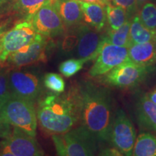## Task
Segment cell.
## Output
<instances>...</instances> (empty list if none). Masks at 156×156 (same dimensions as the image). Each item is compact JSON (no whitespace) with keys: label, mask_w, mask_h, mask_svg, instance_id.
<instances>
[{"label":"cell","mask_w":156,"mask_h":156,"mask_svg":"<svg viewBox=\"0 0 156 156\" xmlns=\"http://www.w3.org/2000/svg\"><path fill=\"white\" fill-rule=\"evenodd\" d=\"M128 59V48L115 46L102 40L88 75L92 77H101Z\"/></svg>","instance_id":"obj_9"},{"label":"cell","mask_w":156,"mask_h":156,"mask_svg":"<svg viewBox=\"0 0 156 156\" xmlns=\"http://www.w3.org/2000/svg\"><path fill=\"white\" fill-rule=\"evenodd\" d=\"M48 39L49 38L38 34L32 42L11 54L7 57L4 66L20 68L40 61H45Z\"/></svg>","instance_id":"obj_11"},{"label":"cell","mask_w":156,"mask_h":156,"mask_svg":"<svg viewBox=\"0 0 156 156\" xmlns=\"http://www.w3.org/2000/svg\"><path fill=\"white\" fill-rule=\"evenodd\" d=\"M136 131L133 124L123 110H118L113 118L108 142L122 155H132L136 141Z\"/></svg>","instance_id":"obj_7"},{"label":"cell","mask_w":156,"mask_h":156,"mask_svg":"<svg viewBox=\"0 0 156 156\" xmlns=\"http://www.w3.org/2000/svg\"><path fill=\"white\" fill-rule=\"evenodd\" d=\"M130 46L156 41V31L152 30L142 24L138 15H134L130 25Z\"/></svg>","instance_id":"obj_18"},{"label":"cell","mask_w":156,"mask_h":156,"mask_svg":"<svg viewBox=\"0 0 156 156\" xmlns=\"http://www.w3.org/2000/svg\"><path fill=\"white\" fill-rule=\"evenodd\" d=\"M134 156H156V136L144 132L136 138L133 153Z\"/></svg>","instance_id":"obj_19"},{"label":"cell","mask_w":156,"mask_h":156,"mask_svg":"<svg viewBox=\"0 0 156 156\" xmlns=\"http://www.w3.org/2000/svg\"><path fill=\"white\" fill-rule=\"evenodd\" d=\"M51 138L58 155L90 156L97 151L98 141L83 124Z\"/></svg>","instance_id":"obj_3"},{"label":"cell","mask_w":156,"mask_h":156,"mask_svg":"<svg viewBox=\"0 0 156 156\" xmlns=\"http://www.w3.org/2000/svg\"><path fill=\"white\" fill-rule=\"evenodd\" d=\"M41 129L48 135L61 134L81 124L80 97L78 85L66 93H48L41 98L36 109Z\"/></svg>","instance_id":"obj_1"},{"label":"cell","mask_w":156,"mask_h":156,"mask_svg":"<svg viewBox=\"0 0 156 156\" xmlns=\"http://www.w3.org/2000/svg\"><path fill=\"white\" fill-rule=\"evenodd\" d=\"M6 31V25H0V38Z\"/></svg>","instance_id":"obj_34"},{"label":"cell","mask_w":156,"mask_h":156,"mask_svg":"<svg viewBox=\"0 0 156 156\" xmlns=\"http://www.w3.org/2000/svg\"><path fill=\"white\" fill-rule=\"evenodd\" d=\"M83 1L88 2H93V3H98L100 4V5L103 6H106L108 5V3H110L111 0H83Z\"/></svg>","instance_id":"obj_31"},{"label":"cell","mask_w":156,"mask_h":156,"mask_svg":"<svg viewBox=\"0 0 156 156\" xmlns=\"http://www.w3.org/2000/svg\"><path fill=\"white\" fill-rule=\"evenodd\" d=\"M108 30H114L119 28L128 20H131L127 13L122 7L108 3L105 6Z\"/></svg>","instance_id":"obj_21"},{"label":"cell","mask_w":156,"mask_h":156,"mask_svg":"<svg viewBox=\"0 0 156 156\" xmlns=\"http://www.w3.org/2000/svg\"><path fill=\"white\" fill-rule=\"evenodd\" d=\"M9 83L12 94L28 100H36L41 92L42 87L38 77L29 72L10 69Z\"/></svg>","instance_id":"obj_12"},{"label":"cell","mask_w":156,"mask_h":156,"mask_svg":"<svg viewBox=\"0 0 156 156\" xmlns=\"http://www.w3.org/2000/svg\"><path fill=\"white\" fill-rule=\"evenodd\" d=\"M114 5L119 6L125 9L129 17L133 18L134 15H137L139 12V7L136 4V0H111V2Z\"/></svg>","instance_id":"obj_27"},{"label":"cell","mask_w":156,"mask_h":156,"mask_svg":"<svg viewBox=\"0 0 156 156\" xmlns=\"http://www.w3.org/2000/svg\"><path fill=\"white\" fill-rule=\"evenodd\" d=\"M153 67L140 65L128 59L103 75L102 80L103 83L110 86L133 87L153 71Z\"/></svg>","instance_id":"obj_8"},{"label":"cell","mask_w":156,"mask_h":156,"mask_svg":"<svg viewBox=\"0 0 156 156\" xmlns=\"http://www.w3.org/2000/svg\"><path fill=\"white\" fill-rule=\"evenodd\" d=\"M9 2H12V0H0V7H2L4 5Z\"/></svg>","instance_id":"obj_35"},{"label":"cell","mask_w":156,"mask_h":156,"mask_svg":"<svg viewBox=\"0 0 156 156\" xmlns=\"http://www.w3.org/2000/svg\"><path fill=\"white\" fill-rule=\"evenodd\" d=\"M48 0H12V7L25 20H30L32 17Z\"/></svg>","instance_id":"obj_22"},{"label":"cell","mask_w":156,"mask_h":156,"mask_svg":"<svg viewBox=\"0 0 156 156\" xmlns=\"http://www.w3.org/2000/svg\"><path fill=\"white\" fill-rule=\"evenodd\" d=\"M147 95L154 103L156 104V88L155 90H153V91H151V93H148Z\"/></svg>","instance_id":"obj_32"},{"label":"cell","mask_w":156,"mask_h":156,"mask_svg":"<svg viewBox=\"0 0 156 156\" xmlns=\"http://www.w3.org/2000/svg\"><path fill=\"white\" fill-rule=\"evenodd\" d=\"M44 152L35 136L12 126L9 135L0 142V155L41 156Z\"/></svg>","instance_id":"obj_6"},{"label":"cell","mask_w":156,"mask_h":156,"mask_svg":"<svg viewBox=\"0 0 156 156\" xmlns=\"http://www.w3.org/2000/svg\"><path fill=\"white\" fill-rule=\"evenodd\" d=\"M37 35L31 21L28 20L17 23L5 31L0 38V66H4L11 54L32 42Z\"/></svg>","instance_id":"obj_5"},{"label":"cell","mask_w":156,"mask_h":156,"mask_svg":"<svg viewBox=\"0 0 156 156\" xmlns=\"http://www.w3.org/2000/svg\"><path fill=\"white\" fill-rule=\"evenodd\" d=\"M78 43V35L77 27L75 28L73 32H69L64 36L62 43V49L64 52H71L75 49Z\"/></svg>","instance_id":"obj_28"},{"label":"cell","mask_w":156,"mask_h":156,"mask_svg":"<svg viewBox=\"0 0 156 156\" xmlns=\"http://www.w3.org/2000/svg\"><path fill=\"white\" fill-rule=\"evenodd\" d=\"M149 1H150V0H136V4H137L138 7H139V9H140V7H141L142 5H145V3L149 2Z\"/></svg>","instance_id":"obj_33"},{"label":"cell","mask_w":156,"mask_h":156,"mask_svg":"<svg viewBox=\"0 0 156 156\" xmlns=\"http://www.w3.org/2000/svg\"><path fill=\"white\" fill-rule=\"evenodd\" d=\"M0 117L9 125L36 136L38 120L34 101L12 95L1 107Z\"/></svg>","instance_id":"obj_4"},{"label":"cell","mask_w":156,"mask_h":156,"mask_svg":"<svg viewBox=\"0 0 156 156\" xmlns=\"http://www.w3.org/2000/svg\"><path fill=\"white\" fill-rule=\"evenodd\" d=\"M30 21L38 34L49 38L61 36L67 30L54 7L53 0H48L36 12Z\"/></svg>","instance_id":"obj_10"},{"label":"cell","mask_w":156,"mask_h":156,"mask_svg":"<svg viewBox=\"0 0 156 156\" xmlns=\"http://www.w3.org/2000/svg\"><path fill=\"white\" fill-rule=\"evenodd\" d=\"M53 4L66 28H75L83 20L79 0H53Z\"/></svg>","instance_id":"obj_14"},{"label":"cell","mask_w":156,"mask_h":156,"mask_svg":"<svg viewBox=\"0 0 156 156\" xmlns=\"http://www.w3.org/2000/svg\"><path fill=\"white\" fill-rule=\"evenodd\" d=\"M129 59L140 65L152 67L156 64V41L132 44L128 48Z\"/></svg>","instance_id":"obj_15"},{"label":"cell","mask_w":156,"mask_h":156,"mask_svg":"<svg viewBox=\"0 0 156 156\" xmlns=\"http://www.w3.org/2000/svg\"><path fill=\"white\" fill-rule=\"evenodd\" d=\"M100 155H122V153H120L118 150L116 149L115 147H110L106 148V149L103 150L101 152Z\"/></svg>","instance_id":"obj_30"},{"label":"cell","mask_w":156,"mask_h":156,"mask_svg":"<svg viewBox=\"0 0 156 156\" xmlns=\"http://www.w3.org/2000/svg\"><path fill=\"white\" fill-rule=\"evenodd\" d=\"M131 20H128L116 30H107L106 34L103 35V40L115 46L129 48L130 46L129 32Z\"/></svg>","instance_id":"obj_20"},{"label":"cell","mask_w":156,"mask_h":156,"mask_svg":"<svg viewBox=\"0 0 156 156\" xmlns=\"http://www.w3.org/2000/svg\"><path fill=\"white\" fill-rule=\"evenodd\" d=\"M0 109H1V106H0ZM12 129V126L3 122L0 117V137L5 138L6 136H8Z\"/></svg>","instance_id":"obj_29"},{"label":"cell","mask_w":156,"mask_h":156,"mask_svg":"<svg viewBox=\"0 0 156 156\" xmlns=\"http://www.w3.org/2000/svg\"><path fill=\"white\" fill-rule=\"evenodd\" d=\"M77 57L93 61L98 55V48L103 40V35L90 25L83 23L77 27Z\"/></svg>","instance_id":"obj_13"},{"label":"cell","mask_w":156,"mask_h":156,"mask_svg":"<svg viewBox=\"0 0 156 156\" xmlns=\"http://www.w3.org/2000/svg\"><path fill=\"white\" fill-rule=\"evenodd\" d=\"M138 16L146 28L156 31V5L147 2L142 5L138 12Z\"/></svg>","instance_id":"obj_23"},{"label":"cell","mask_w":156,"mask_h":156,"mask_svg":"<svg viewBox=\"0 0 156 156\" xmlns=\"http://www.w3.org/2000/svg\"><path fill=\"white\" fill-rule=\"evenodd\" d=\"M44 85L53 93H61L65 90V82L61 75L56 73L46 74L44 77Z\"/></svg>","instance_id":"obj_26"},{"label":"cell","mask_w":156,"mask_h":156,"mask_svg":"<svg viewBox=\"0 0 156 156\" xmlns=\"http://www.w3.org/2000/svg\"><path fill=\"white\" fill-rule=\"evenodd\" d=\"M10 68L5 66H0V106L10 98L12 94L9 83V73Z\"/></svg>","instance_id":"obj_25"},{"label":"cell","mask_w":156,"mask_h":156,"mask_svg":"<svg viewBox=\"0 0 156 156\" xmlns=\"http://www.w3.org/2000/svg\"><path fill=\"white\" fill-rule=\"evenodd\" d=\"M83 13V20L98 32L102 31L107 23L106 9L98 3L79 0Z\"/></svg>","instance_id":"obj_16"},{"label":"cell","mask_w":156,"mask_h":156,"mask_svg":"<svg viewBox=\"0 0 156 156\" xmlns=\"http://www.w3.org/2000/svg\"><path fill=\"white\" fill-rule=\"evenodd\" d=\"M136 116L141 125L148 129L156 131V104L147 95H144L138 101Z\"/></svg>","instance_id":"obj_17"},{"label":"cell","mask_w":156,"mask_h":156,"mask_svg":"<svg viewBox=\"0 0 156 156\" xmlns=\"http://www.w3.org/2000/svg\"><path fill=\"white\" fill-rule=\"evenodd\" d=\"M90 61L87 58H69L59 64L58 70L66 77H70L83 69L84 64Z\"/></svg>","instance_id":"obj_24"},{"label":"cell","mask_w":156,"mask_h":156,"mask_svg":"<svg viewBox=\"0 0 156 156\" xmlns=\"http://www.w3.org/2000/svg\"><path fill=\"white\" fill-rule=\"evenodd\" d=\"M81 105V124L98 142H108L113 114L110 92L89 82L78 85Z\"/></svg>","instance_id":"obj_2"}]
</instances>
